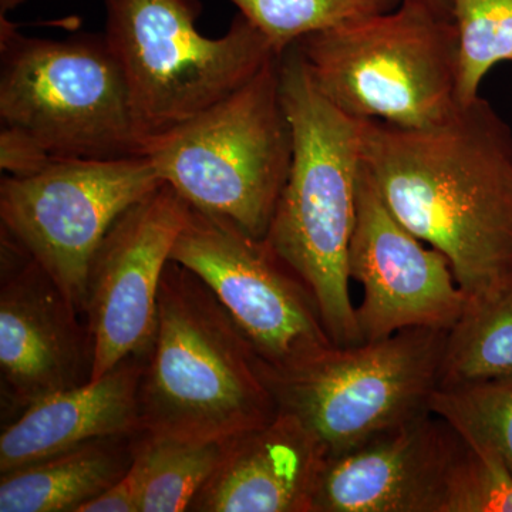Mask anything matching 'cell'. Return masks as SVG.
Here are the masks:
<instances>
[{
    "instance_id": "6da1fadb",
    "label": "cell",
    "mask_w": 512,
    "mask_h": 512,
    "mask_svg": "<svg viewBox=\"0 0 512 512\" xmlns=\"http://www.w3.org/2000/svg\"><path fill=\"white\" fill-rule=\"evenodd\" d=\"M360 153L389 210L446 256L467 302L512 284V130L478 96L443 123L359 120Z\"/></svg>"
},
{
    "instance_id": "7a4b0ae2",
    "label": "cell",
    "mask_w": 512,
    "mask_h": 512,
    "mask_svg": "<svg viewBox=\"0 0 512 512\" xmlns=\"http://www.w3.org/2000/svg\"><path fill=\"white\" fill-rule=\"evenodd\" d=\"M279 79L293 151L264 241L312 293L332 342L357 345L349 248L362 173L359 120L316 89L295 46L281 55Z\"/></svg>"
},
{
    "instance_id": "3957f363",
    "label": "cell",
    "mask_w": 512,
    "mask_h": 512,
    "mask_svg": "<svg viewBox=\"0 0 512 512\" xmlns=\"http://www.w3.org/2000/svg\"><path fill=\"white\" fill-rule=\"evenodd\" d=\"M140 433L231 440L279 412L266 366L214 293L168 262L141 375Z\"/></svg>"
},
{
    "instance_id": "277c9868",
    "label": "cell",
    "mask_w": 512,
    "mask_h": 512,
    "mask_svg": "<svg viewBox=\"0 0 512 512\" xmlns=\"http://www.w3.org/2000/svg\"><path fill=\"white\" fill-rule=\"evenodd\" d=\"M279 60L170 130L143 154L192 210L265 238L291 167L292 128L282 101Z\"/></svg>"
},
{
    "instance_id": "5b68a950",
    "label": "cell",
    "mask_w": 512,
    "mask_h": 512,
    "mask_svg": "<svg viewBox=\"0 0 512 512\" xmlns=\"http://www.w3.org/2000/svg\"><path fill=\"white\" fill-rule=\"evenodd\" d=\"M293 46L316 89L352 119L427 128L460 106L456 26L419 6L402 3Z\"/></svg>"
},
{
    "instance_id": "8992f818",
    "label": "cell",
    "mask_w": 512,
    "mask_h": 512,
    "mask_svg": "<svg viewBox=\"0 0 512 512\" xmlns=\"http://www.w3.org/2000/svg\"><path fill=\"white\" fill-rule=\"evenodd\" d=\"M0 123L52 158L137 157L147 136L104 33L28 36L0 15Z\"/></svg>"
},
{
    "instance_id": "52a82bcc",
    "label": "cell",
    "mask_w": 512,
    "mask_h": 512,
    "mask_svg": "<svg viewBox=\"0 0 512 512\" xmlns=\"http://www.w3.org/2000/svg\"><path fill=\"white\" fill-rule=\"evenodd\" d=\"M104 8V37L147 138L214 106L279 57L241 13L225 35H202L200 0H104Z\"/></svg>"
},
{
    "instance_id": "ba28073f",
    "label": "cell",
    "mask_w": 512,
    "mask_h": 512,
    "mask_svg": "<svg viewBox=\"0 0 512 512\" xmlns=\"http://www.w3.org/2000/svg\"><path fill=\"white\" fill-rule=\"evenodd\" d=\"M446 335L412 328L333 346L293 372L268 373L269 383L279 409L295 414L329 458L339 456L430 412Z\"/></svg>"
},
{
    "instance_id": "9c48e42d",
    "label": "cell",
    "mask_w": 512,
    "mask_h": 512,
    "mask_svg": "<svg viewBox=\"0 0 512 512\" xmlns=\"http://www.w3.org/2000/svg\"><path fill=\"white\" fill-rule=\"evenodd\" d=\"M161 184L143 156L56 158L39 173L3 175L2 234L36 261L74 311L82 313L94 255L107 232Z\"/></svg>"
},
{
    "instance_id": "30bf717a",
    "label": "cell",
    "mask_w": 512,
    "mask_h": 512,
    "mask_svg": "<svg viewBox=\"0 0 512 512\" xmlns=\"http://www.w3.org/2000/svg\"><path fill=\"white\" fill-rule=\"evenodd\" d=\"M171 261L211 289L271 375L293 372L336 346L301 279L264 239L232 222L191 208Z\"/></svg>"
},
{
    "instance_id": "8fae6325",
    "label": "cell",
    "mask_w": 512,
    "mask_h": 512,
    "mask_svg": "<svg viewBox=\"0 0 512 512\" xmlns=\"http://www.w3.org/2000/svg\"><path fill=\"white\" fill-rule=\"evenodd\" d=\"M191 207L167 184L128 208L94 255L87 286L90 379L130 357L148 355L156 336L158 293Z\"/></svg>"
},
{
    "instance_id": "7c38bea8",
    "label": "cell",
    "mask_w": 512,
    "mask_h": 512,
    "mask_svg": "<svg viewBox=\"0 0 512 512\" xmlns=\"http://www.w3.org/2000/svg\"><path fill=\"white\" fill-rule=\"evenodd\" d=\"M349 275L363 288L362 305L356 308L362 342L403 329L448 330L467 303L446 256L424 247L394 217L363 163Z\"/></svg>"
},
{
    "instance_id": "4fadbf2b",
    "label": "cell",
    "mask_w": 512,
    "mask_h": 512,
    "mask_svg": "<svg viewBox=\"0 0 512 512\" xmlns=\"http://www.w3.org/2000/svg\"><path fill=\"white\" fill-rule=\"evenodd\" d=\"M0 370L13 402L29 407L89 382L92 345L77 313L36 261L2 234Z\"/></svg>"
},
{
    "instance_id": "5bb4252c",
    "label": "cell",
    "mask_w": 512,
    "mask_h": 512,
    "mask_svg": "<svg viewBox=\"0 0 512 512\" xmlns=\"http://www.w3.org/2000/svg\"><path fill=\"white\" fill-rule=\"evenodd\" d=\"M460 436L426 413L330 457L313 512H439Z\"/></svg>"
},
{
    "instance_id": "9a60e30c",
    "label": "cell",
    "mask_w": 512,
    "mask_h": 512,
    "mask_svg": "<svg viewBox=\"0 0 512 512\" xmlns=\"http://www.w3.org/2000/svg\"><path fill=\"white\" fill-rule=\"evenodd\" d=\"M328 453L295 414L228 441L220 466L191 504L201 512H313Z\"/></svg>"
},
{
    "instance_id": "2e32d148",
    "label": "cell",
    "mask_w": 512,
    "mask_h": 512,
    "mask_svg": "<svg viewBox=\"0 0 512 512\" xmlns=\"http://www.w3.org/2000/svg\"><path fill=\"white\" fill-rule=\"evenodd\" d=\"M140 357L30 404L0 436V473L103 439L140 434Z\"/></svg>"
},
{
    "instance_id": "e0dca14e",
    "label": "cell",
    "mask_w": 512,
    "mask_h": 512,
    "mask_svg": "<svg viewBox=\"0 0 512 512\" xmlns=\"http://www.w3.org/2000/svg\"><path fill=\"white\" fill-rule=\"evenodd\" d=\"M123 439L92 441L2 474L0 512H76L130 468L133 443L126 448Z\"/></svg>"
},
{
    "instance_id": "ac0fdd59",
    "label": "cell",
    "mask_w": 512,
    "mask_h": 512,
    "mask_svg": "<svg viewBox=\"0 0 512 512\" xmlns=\"http://www.w3.org/2000/svg\"><path fill=\"white\" fill-rule=\"evenodd\" d=\"M512 377V284L468 301L447 330L441 389Z\"/></svg>"
},
{
    "instance_id": "d6986e66",
    "label": "cell",
    "mask_w": 512,
    "mask_h": 512,
    "mask_svg": "<svg viewBox=\"0 0 512 512\" xmlns=\"http://www.w3.org/2000/svg\"><path fill=\"white\" fill-rule=\"evenodd\" d=\"M228 441L137 434L133 451L144 471L140 512L190 511L220 466Z\"/></svg>"
},
{
    "instance_id": "ffe728a7",
    "label": "cell",
    "mask_w": 512,
    "mask_h": 512,
    "mask_svg": "<svg viewBox=\"0 0 512 512\" xmlns=\"http://www.w3.org/2000/svg\"><path fill=\"white\" fill-rule=\"evenodd\" d=\"M279 56L302 37L392 12L402 0H228Z\"/></svg>"
},
{
    "instance_id": "44dd1931",
    "label": "cell",
    "mask_w": 512,
    "mask_h": 512,
    "mask_svg": "<svg viewBox=\"0 0 512 512\" xmlns=\"http://www.w3.org/2000/svg\"><path fill=\"white\" fill-rule=\"evenodd\" d=\"M458 39L457 99L467 104L497 64L512 60V0H451Z\"/></svg>"
},
{
    "instance_id": "7402d4cb",
    "label": "cell",
    "mask_w": 512,
    "mask_h": 512,
    "mask_svg": "<svg viewBox=\"0 0 512 512\" xmlns=\"http://www.w3.org/2000/svg\"><path fill=\"white\" fill-rule=\"evenodd\" d=\"M429 407L458 436L493 447L512 471V377L439 387L431 396Z\"/></svg>"
},
{
    "instance_id": "603a6c76",
    "label": "cell",
    "mask_w": 512,
    "mask_h": 512,
    "mask_svg": "<svg viewBox=\"0 0 512 512\" xmlns=\"http://www.w3.org/2000/svg\"><path fill=\"white\" fill-rule=\"evenodd\" d=\"M460 439L439 512H512V471L504 458L483 441Z\"/></svg>"
},
{
    "instance_id": "cb8c5ba5",
    "label": "cell",
    "mask_w": 512,
    "mask_h": 512,
    "mask_svg": "<svg viewBox=\"0 0 512 512\" xmlns=\"http://www.w3.org/2000/svg\"><path fill=\"white\" fill-rule=\"evenodd\" d=\"M55 158L46 153L45 148L23 131L2 126L0 130V168L3 175L25 177L39 173Z\"/></svg>"
},
{
    "instance_id": "d4e9b609",
    "label": "cell",
    "mask_w": 512,
    "mask_h": 512,
    "mask_svg": "<svg viewBox=\"0 0 512 512\" xmlns=\"http://www.w3.org/2000/svg\"><path fill=\"white\" fill-rule=\"evenodd\" d=\"M143 481V464L133 451V461L126 474L76 512H140Z\"/></svg>"
},
{
    "instance_id": "484cf974",
    "label": "cell",
    "mask_w": 512,
    "mask_h": 512,
    "mask_svg": "<svg viewBox=\"0 0 512 512\" xmlns=\"http://www.w3.org/2000/svg\"><path fill=\"white\" fill-rule=\"evenodd\" d=\"M406 5L419 6L441 16V18L453 19L451 15V0H402Z\"/></svg>"
},
{
    "instance_id": "4316f807",
    "label": "cell",
    "mask_w": 512,
    "mask_h": 512,
    "mask_svg": "<svg viewBox=\"0 0 512 512\" xmlns=\"http://www.w3.org/2000/svg\"><path fill=\"white\" fill-rule=\"evenodd\" d=\"M28 0H0V15L8 16L12 10L20 8Z\"/></svg>"
},
{
    "instance_id": "83f0119b",
    "label": "cell",
    "mask_w": 512,
    "mask_h": 512,
    "mask_svg": "<svg viewBox=\"0 0 512 512\" xmlns=\"http://www.w3.org/2000/svg\"><path fill=\"white\" fill-rule=\"evenodd\" d=\"M511 62H512V60H511Z\"/></svg>"
}]
</instances>
